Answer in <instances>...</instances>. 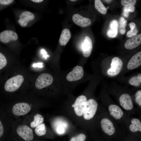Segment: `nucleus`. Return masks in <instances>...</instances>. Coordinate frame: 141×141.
<instances>
[{"label": "nucleus", "instance_id": "nucleus-21", "mask_svg": "<svg viewBox=\"0 0 141 141\" xmlns=\"http://www.w3.org/2000/svg\"><path fill=\"white\" fill-rule=\"evenodd\" d=\"M95 7L96 9L102 14L105 15L107 13V9L99 0L95 1Z\"/></svg>", "mask_w": 141, "mask_h": 141}, {"label": "nucleus", "instance_id": "nucleus-13", "mask_svg": "<svg viewBox=\"0 0 141 141\" xmlns=\"http://www.w3.org/2000/svg\"><path fill=\"white\" fill-rule=\"evenodd\" d=\"M72 20L76 25L82 27H85L90 25L91 20L88 18L84 17L78 14H74L72 16Z\"/></svg>", "mask_w": 141, "mask_h": 141}, {"label": "nucleus", "instance_id": "nucleus-2", "mask_svg": "<svg viewBox=\"0 0 141 141\" xmlns=\"http://www.w3.org/2000/svg\"><path fill=\"white\" fill-rule=\"evenodd\" d=\"M98 106L97 103L93 99L87 101L83 115L84 119L88 120L92 119L96 114Z\"/></svg>", "mask_w": 141, "mask_h": 141}, {"label": "nucleus", "instance_id": "nucleus-28", "mask_svg": "<svg viewBox=\"0 0 141 141\" xmlns=\"http://www.w3.org/2000/svg\"><path fill=\"white\" fill-rule=\"evenodd\" d=\"M7 64V61L5 57L0 52V70L5 67Z\"/></svg>", "mask_w": 141, "mask_h": 141}, {"label": "nucleus", "instance_id": "nucleus-27", "mask_svg": "<svg viewBox=\"0 0 141 141\" xmlns=\"http://www.w3.org/2000/svg\"><path fill=\"white\" fill-rule=\"evenodd\" d=\"M137 0H122L121 4L123 6H134L136 4Z\"/></svg>", "mask_w": 141, "mask_h": 141}, {"label": "nucleus", "instance_id": "nucleus-7", "mask_svg": "<svg viewBox=\"0 0 141 141\" xmlns=\"http://www.w3.org/2000/svg\"><path fill=\"white\" fill-rule=\"evenodd\" d=\"M31 108L27 103L20 102L16 103L13 107L12 111L15 115L20 116L25 115L29 112Z\"/></svg>", "mask_w": 141, "mask_h": 141}, {"label": "nucleus", "instance_id": "nucleus-18", "mask_svg": "<svg viewBox=\"0 0 141 141\" xmlns=\"http://www.w3.org/2000/svg\"><path fill=\"white\" fill-rule=\"evenodd\" d=\"M71 33L70 30L67 28L64 29L62 31L59 39V43L61 46L66 45L70 40Z\"/></svg>", "mask_w": 141, "mask_h": 141}, {"label": "nucleus", "instance_id": "nucleus-15", "mask_svg": "<svg viewBox=\"0 0 141 141\" xmlns=\"http://www.w3.org/2000/svg\"><path fill=\"white\" fill-rule=\"evenodd\" d=\"M92 40L88 36H86L82 45V52L83 56L88 57L90 55L92 49Z\"/></svg>", "mask_w": 141, "mask_h": 141}, {"label": "nucleus", "instance_id": "nucleus-10", "mask_svg": "<svg viewBox=\"0 0 141 141\" xmlns=\"http://www.w3.org/2000/svg\"><path fill=\"white\" fill-rule=\"evenodd\" d=\"M18 38L17 33L12 31L6 30L0 33V40L4 43H8L11 40H16Z\"/></svg>", "mask_w": 141, "mask_h": 141}, {"label": "nucleus", "instance_id": "nucleus-1", "mask_svg": "<svg viewBox=\"0 0 141 141\" xmlns=\"http://www.w3.org/2000/svg\"><path fill=\"white\" fill-rule=\"evenodd\" d=\"M24 78L21 75L14 76L8 79L4 86L5 90L8 92H13L20 87L24 81Z\"/></svg>", "mask_w": 141, "mask_h": 141}, {"label": "nucleus", "instance_id": "nucleus-11", "mask_svg": "<svg viewBox=\"0 0 141 141\" xmlns=\"http://www.w3.org/2000/svg\"><path fill=\"white\" fill-rule=\"evenodd\" d=\"M141 44V34H140L128 39L125 43V46L127 49L131 50L137 47Z\"/></svg>", "mask_w": 141, "mask_h": 141}, {"label": "nucleus", "instance_id": "nucleus-37", "mask_svg": "<svg viewBox=\"0 0 141 141\" xmlns=\"http://www.w3.org/2000/svg\"><path fill=\"white\" fill-rule=\"evenodd\" d=\"M135 101L139 105L141 106V97L136 98Z\"/></svg>", "mask_w": 141, "mask_h": 141}, {"label": "nucleus", "instance_id": "nucleus-31", "mask_svg": "<svg viewBox=\"0 0 141 141\" xmlns=\"http://www.w3.org/2000/svg\"><path fill=\"white\" fill-rule=\"evenodd\" d=\"M60 125L58 126L56 129V132L59 134H62L64 133L65 131V128L63 125Z\"/></svg>", "mask_w": 141, "mask_h": 141}, {"label": "nucleus", "instance_id": "nucleus-39", "mask_svg": "<svg viewBox=\"0 0 141 141\" xmlns=\"http://www.w3.org/2000/svg\"><path fill=\"white\" fill-rule=\"evenodd\" d=\"M31 1H32L33 2H35V3H40L42 2L43 1V0H31Z\"/></svg>", "mask_w": 141, "mask_h": 141}, {"label": "nucleus", "instance_id": "nucleus-35", "mask_svg": "<svg viewBox=\"0 0 141 141\" xmlns=\"http://www.w3.org/2000/svg\"><path fill=\"white\" fill-rule=\"evenodd\" d=\"M4 132V128L2 123L0 120V137L3 135Z\"/></svg>", "mask_w": 141, "mask_h": 141}, {"label": "nucleus", "instance_id": "nucleus-30", "mask_svg": "<svg viewBox=\"0 0 141 141\" xmlns=\"http://www.w3.org/2000/svg\"><path fill=\"white\" fill-rule=\"evenodd\" d=\"M118 22L116 20H113L110 22V27L111 30L118 31Z\"/></svg>", "mask_w": 141, "mask_h": 141}, {"label": "nucleus", "instance_id": "nucleus-25", "mask_svg": "<svg viewBox=\"0 0 141 141\" xmlns=\"http://www.w3.org/2000/svg\"><path fill=\"white\" fill-rule=\"evenodd\" d=\"M129 83L132 85L138 86L140 85L141 81L139 79L137 76H136L131 77L129 80Z\"/></svg>", "mask_w": 141, "mask_h": 141}, {"label": "nucleus", "instance_id": "nucleus-12", "mask_svg": "<svg viewBox=\"0 0 141 141\" xmlns=\"http://www.w3.org/2000/svg\"><path fill=\"white\" fill-rule=\"evenodd\" d=\"M119 101L120 105L125 110H130L133 107V104L130 96L127 93L122 94Z\"/></svg>", "mask_w": 141, "mask_h": 141}, {"label": "nucleus", "instance_id": "nucleus-3", "mask_svg": "<svg viewBox=\"0 0 141 141\" xmlns=\"http://www.w3.org/2000/svg\"><path fill=\"white\" fill-rule=\"evenodd\" d=\"M53 80V78L51 74L43 73L40 74L37 79L35 86L37 89H41L50 85Z\"/></svg>", "mask_w": 141, "mask_h": 141}, {"label": "nucleus", "instance_id": "nucleus-24", "mask_svg": "<svg viewBox=\"0 0 141 141\" xmlns=\"http://www.w3.org/2000/svg\"><path fill=\"white\" fill-rule=\"evenodd\" d=\"M135 9L134 6H127L124 7L123 10L124 16L127 17L129 15V12H133Z\"/></svg>", "mask_w": 141, "mask_h": 141}, {"label": "nucleus", "instance_id": "nucleus-38", "mask_svg": "<svg viewBox=\"0 0 141 141\" xmlns=\"http://www.w3.org/2000/svg\"><path fill=\"white\" fill-rule=\"evenodd\" d=\"M136 98L141 97V90L137 91L135 94Z\"/></svg>", "mask_w": 141, "mask_h": 141}, {"label": "nucleus", "instance_id": "nucleus-32", "mask_svg": "<svg viewBox=\"0 0 141 141\" xmlns=\"http://www.w3.org/2000/svg\"><path fill=\"white\" fill-rule=\"evenodd\" d=\"M118 34V31L113 30H109L107 32L108 36L110 38H114L116 37Z\"/></svg>", "mask_w": 141, "mask_h": 141}, {"label": "nucleus", "instance_id": "nucleus-36", "mask_svg": "<svg viewBox=\"0 0 141 141\" xmlns=\"http://www.w3.org/2000/svg\"><path fill=\"white\" fill-rule=\"evenodd\" d=\"M33 66L35 67H37L39 68H42L43 67V63H34L33 65Z\"/></svg>", "mask_w": 141, "mask_h": 141}, {"label": "nucleus", "instance_id": "nucleus-4", "mask_svg": "<svg viewBox=\"0 0 141 141\" xmlns=\"http://www.w3.org/2000/svg\"><path fill=\"white\" fill-rule=\"evenodd\" d=\"M16 132L17 134L25 141H31L33 138L32 130L26 125H19L16 128Z\"/></svg>", "mask_w": 141, "mask_h": 141}, {"label": "nucleus", "instance_id": "nucleus-6", "mask_svg": "<svg viewBox=\"0 0 141 141\" xmlns=\"http://www.w3.org/2000/svg\"><path fill=\"white\" fill-rule=\"evenodd\" d=\"M123 65L122 60L118 57L113 58L111 61V67L107 71L108 74L111 76L118 74L121 71Z\"/></svg>", "mask_w": 141, "mask_h": 141}, {"label": "nucleus", "instance_id": "nucleus-40", "mask_svg": "<svg viewBox=\"0 0 141 141\" xmlns=\"http://www.w3.org/2000/svg\"><path fill=\"white\" fill-rule=\"evenodd\" d=\"M137 76L139 79L141 81V74H138Z\"/></svg>", "mask_w": 141, "mask_h": 141}, {"label": "nucleus", "instance_id": "nucleus-17", "mask_svg": "<svg viewBox=\"0 0 141 141\" xmlns=\"http://www.w3.org/2000/svg\"><path fill=\"white\" fill-rule=\"evenodd\" d=\"M110 114L117 119H120L123 115V112L121 108L114 104H111L108 107Z\"/></svg>", "mask_w": 141, "mask_h": 141}, {"label": "nucleus", "instance_id": "nucleus-14", "mask_svg": "<svg viewBox=\"0 0 141 141\" xmlns=\"http://www.w3.org/2000/svg\"><path fill=\"white\" fill-rule=\"evenodd\" d=\"M141 64V51L135 54L129 61L127 67L129 70L135 69Z\"/></svg>", "mask_w": 141, "mask_h": 141}, {"label": "nucleus", "instance_id": "nucleus-19", "mask_svg": "<svg viewBox=\"0 0 141 141\" xmlns=\"http://www.w3.org/2000/svg\"><path fill=\"white\" fill-rule=\"evenodd\" d=\"M132 124L129 126V128L131 132H136L141 131V123L140 121L137 118L133 119L131 121Z\"/></svg>", "mask_w": 141, "mask_h": 141}, {"label": "nucleus", "instance_id": "nucleus-8", "mask_svg": "<svg viewBox=\"0 0 141 141\" xmlns=\"http://www.w3.org/2000/svg\"><path fill=\"white\" fill-rule=\"evenodd\" d=\"M84 74L83 67L77 66L67 75V80L69 81H73L79 80L83 77Z\"/></svg>", "mask_w": 141, "mask_h": 141}, {"label": "nucleus", "instance_id": "nucleus-26", "mask_svg": "<svg viewBox=\"0 0 141 141\" xmlns=\"http://www.w3.org/2000/svg\"><path fill=\"white\" fill-rule=\"evenodd\" d=\"M86 136L84 134L80 133L72 137L69 141H85Z\"/></svg>", "mask_w": 141, "mask_h": 141}, {"label": "nucleus", "instance_id": "nucleus-5", "mask_svg": "<svg viewBox=\"0 0 141 141\" xmlns=\"http://www.w3.org/2000/svg\"><path fill=\"white\" fill-rule=\"evenodd\" d=\"M87 101L86 97L83 95L78 97L72 106L76 115L80 116L83 115L84 110Z\"/></svg>", "mask_w": 141, "mask_h": 141}, {"label": "nucleus", "instance_id": "nucleus-23", "mask_svg": "<svg viewBox=\"0 0 141 141\" xmlns=\"http://www.w3.org/2000/svg\"><path fill=\"white\" fill-rule=\"evenodd\" d=\"M119 23L120 33L121 34H124L126 31L125 28L127 25V20L124 17H121L120 19Z\"/></svg>", "mask_w": 141, "mask_h": 141}, {"label": "nucleus", "instance_id": "nucleus-43", "mask_svg": "<svg viewBox=\"0 0 141 141\" xmlns=\"http://www.w3.org/2000/svg\"></svg>", "mask_w": 141, "mask_h": 141}, {"label": "nucleus", "instance_id": "nucleus-9", "mask_svg": "<svg viewBox=\"0 0 141 141\" xmlns=\"http://www.w3.org/2000/svg\"><path fill=\"white\" fill-rule=\"evenodd\" d=\"M101 128L104 132L107 135L111 136L115 132V130L112 122L107 118L102 119L101 122Z\"/></svg>", "mask_w": 141, "mask_h": 141}, {"label": "nucleus", "instance_id": "nucleus-42", "mask_svg": "<svg viewBox=\"0 0 141 141\" xmlns=\"http://www.w3.org/2000/svg\"><path fill=\"white\" fill-rule=\"evenodd\" d=\"M77 1V0H70V1H72V2H75V1Z\"/></svg>", "mask_w": 141, "mask_h": 141}, {"label": "nucleus", "instance_id": "nucleus-22", "mask_svg": "<svg viewBox=\"0 0 141 141\" xmlns=\"http://www.w3.org/2000/svg\"><path fill=\"white\" fill-rule=\"evenodd\" d=\"M34 131L38 136H41L45 135L46 133V130L44 124L42 123L35 127Z\"/></svg>", "mask_w": 141, "mask_h": 141}, {"label": "nucleus", "instance_id": "nucleus-41", "mask_svg": "<svg viewBox=\"0 0 141 141\" xmlns=\"http://www.w3.org/2000/svg\"><path fill=\"white\" fill-rule=\"evenodd\" d=\"M111 0H105L104 1H106L107 2H110L111 1Z\"/></svg>", "mask_w": 141, "mask_h": 141}, {"label": "nucleus", "instance_id": "nucleus-29", "mask_svg": "<svg viewBox=\"0 0 141 141\" xmlns=\"http://www.w3.org/2000/svg\"><path fill=\"white\" fill-rule=\"evenodd\" d=\"M138 31V30L136 26L134 28H131L130 30L127 32L126 36L130 38L136 35Z\"/></svg>", "mask_w": 141, "mask_h": 141}, {"label": "nucleus", "instance_id": "nucleus-33", "mask_svg": "<svg viewBox=\"0 0 141 141\" xmlns=\"http://www.w3.org/2000/svg\"><path fill=\"white\" fill-rule=\"evenodd\" d=\"M14 1L13 0H0V4L8 5L12 3Z\"/></svg>", "mask_w": 141, "mask_h": 141}, {"label": "nucleus", "instance_id": "nucleus-16", "mask_svg": "<svg viewBox=\"0 0 141 141\" xmlns=\"http://www.w3.org/2000/svg\"><path fill=\"white\" fill-rule=\"evenodd\" d=\"M34 18V14L31 12L27 11H24L20 16L18 22L21 26L25 27L30 21L33 20Z\"/></svg>", "mask_w": 141, "mask_h": 141}, {"label": "nucleus", "instance_id": "nucleus-34", "mask_svg": "<svg viewBox=\"0 0 141 141\" xmlns=\"http://www.w3.org/2000/svg\"><path fill=\"white\" fill-rule=\"evenodd\" d=\"M41 52L42 54L43 55V57L45 58H46L47 57L49 56V55L46 54L47 53V52L44 49H41Z\"/></svg>", "mask_w": 141, "mask_h": 141}, {"label": "nucleus", "instance_id": "nucleus-20", "mask_svg": "<svg viewBox=\"0 0 141 141\" xmlns=\"http://www.w3.org/2000/svg\"><path fill=\"white\" fill-rule=\"evenodd\" d=\"M44 120V118L42 115L37 114L34 116L33 120L31 123L30 126L32 128H35L42 124Z\"/></svg>", "mask_w": 141, "mask_h": 141}]
</instances>
